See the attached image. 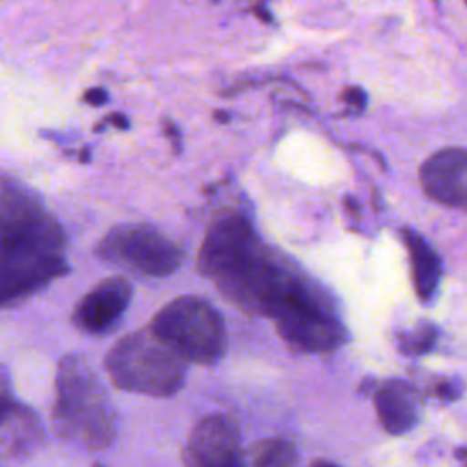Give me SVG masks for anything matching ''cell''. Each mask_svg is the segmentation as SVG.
<instances>
[{"label":"cell","instance_id":"obj_1","mask_svg":"<svg viewBox=\"0 0 467 467\" xmlns=\"http://www.w3.org/2000/svg\"><path fill=\"white\" fill-rule=\"evenodd\" d=\"M197 270L239 308L268 319L312 283L265 246L250 219L241 213L212 223L197 254Z\"/></svg>","mask_w":467,"mask_h":467},{"label":"cell","instance_id":"obj_2","mask_svg":"<svg viewBox=\"0 0 467 467\" xmlns=\"http://www.w3.org/2000/svg\"><path fill=\"white\" fill-rule=\"evenodd\" d=\"M64 232L40 199L7 175L2 179V305L27 299L64 275Z\"/></svg>","mask_w":467,"mask_h":467},{"label":"cell","instance_id":"obj_3","mask_svg":"<svg viewBox=\"0 0 467 467\" xmlns=\"http://www.w3.org/2000/svg\"><path fill=\"white\" fill-rule=\"evenodd\" d=\"M53 425L75 443L100 451L117 434L115 410L91 367L77 354H66L57 367Z\"/></svg>","mask_w":467,"mask_h":467},{"label":"cell","instance_id":"obj_4","mask_svg":"<svg viewBox=\"0 0 467 467\" xmlns=\"http://www.w3.org/2000/svg\"><path fill=\"white\" fill-rule=\"evenodd\" d=\"M186 365L150 327L119 339L104 358V368L117 389L153 398L179 392L184 385Z\"/></svg>","mask_w":467,"mask_h":467},{"label":"cell","instance_id":"obj_5","mask_svg":"<svg viewBox=\"0 0 467 467\" xmlns=\"http://www.w3.org/2000/svg\"><path fill=\"white\" fill-rule=\"evenodd\" d=\"M150 330L186 363L210 367L226 352V327L217 308L199 296H179L159 308Z\"/></svg>","mask_w":467,"mask_h":467},{"label":"cell","instance_id":"obj_6","mask_svg":"<svg viewBox=\"0 0 467 467\" xmlns=\"http://www.w3.org/2000/svg\"><path fill=\"white\" fill-rule=\"evenodd\" d=\"M95 255L140 275L166 277L179 270L184 250L150 224L124 223L106 232L95 246Z\"/></svg>","mask_w":467,"mask_h":467},{"label":"cell","instance_id":"obj_7","mask_svg":"<svg viewBox=\"0 0 467 467\" xmlns=\"http://www.w3.org/2000/svg\"><path fill=\"white\" fill-rule=\"evenodd\" d=\"M272 321L279 337L299 352H332L348 339L330 297L319 286L290 303Z\"/></svg>","mask_w":467,"mask_h":467},{"label":"cell","instance_id":"obj_8","mask_svg":"<svg viewBox=\"0 0 467 467\" xmlns=\"http://www.w3.org/2000/svg\"><path fill=\"white\" fill-rule=\"evenodd\" d=\"M182 460L186 467H244L237 425L223 414L201 418L188 436Z\"/></svg>","mask_w":467,"mask_h":467},{"label":"cell","instance_id":"obj_9","mask_svg":"<svg viewBox=\"0 0 467 467\" xmlns=\"http://www.w3.org/2000/svg\"><path fill=\"white\" fill-rule=\"evenodd\" d=\"M133 296L126 277L113 275L99 281L75 305L71 323L84 334L99 336L113 330Z\"/></svg>","mask_w":467,"mask_h":467},{"label":"cell","instance_id":"obj_10","mask_svg":"<svg viewBox=\"0 0 467 467\" xmlns=\"http://www.w3.org/2000/svg\"><path fill=\"white\" fill-rule=\"evenodd\" d=\"M425 193L447 206L467 210V150H441L420 168Z\"/></svg>","mask_w":467,"mask_h":467},{"label":"cell","instance_id":"obj_11","mask_svg":"<svg viewBox=\"0 0 467 467\" xmlns=\"http://www.w3.org/2000/svg\"><path fill=\"white\" fill-rule=\"evenodd\" d=\"M374 407L381 427L390 434H403L418 420L416 390L401 379H390L374 392Z\"/></svg>","mask_w":467,"mask_h":467},{"label":"cell","instance_id":"obj_12","mask_svg":"<svg viewBox=\"0 0 467 467\" xmlns=\"http://www.w3.org/2000/svg\"><path fill=\"white\" fill-rule=\"evenodd\" d=\"M42 441V429L36 416L9 398L7 389L2 392V443L7 454L26 456Z\"/></svg>","mask_w":467,"mask_h":467},{"label":"cell","instance_id":"obj_13","mask_svg":"<svg viewBox=\"0 0 467 467\" xmlns=\"http://www.w3.org/2000/svg\"><path fill=\"white\" fill-rule=\"evenodd\" d=\"M403 241L410 259V274L418 297L421 301H431L436 294L440 277H441V263L436 252L429 246V243L412 230H403Z\"/></svg>","mask_w":467,"mask_h":467},{"label":"cell","instance_id":"obj_14","mask_svg":"<svg viewBox=\"0 0 467 467\" xmlns=\"http://www.w3.org/2000/svg\"><path fill=\"white\" fill-rule=\"evenodd\" d=\"M250 462L252 467H299V454L294 443L268 438L252 447Z\"/></svg>","mask_w":467,"mask_h":467},{"label":"cell","instance_id":"obj_15","mask_svg":"<svg viewBox=\"0 0 467 467\" xmlns=\"http://www.w3.org/2000/svg\"><path fill=\"white\" fill-rule=\"evenodd\" d=\"M436 339V330L432 327H420L412 334H401L400 336V348L405 354H423L432 348V343Z\"/></svg>","mask_w":467,"mask_h":467},{"label":"cell","instance_id":"obj_16","mask_svg":"<svg viewBox=\"0 0 467 467\" xmlns=\"http://www.w3.org/2000/svg\"><path fill=\"white\" fill-rule=\"evenodd\" d=\"M339 97H341V100H343L350 109H354L356 113H361V111L365 109V106H367V95H365V91L359 89L358 86L345 88Z\"/></svg>","mask_w":467,"mask_h":467},{"label":"cell","instance_id":"obj_17","mask_svg":"<svg viewBox=\"0 0 467 467\" xmlns=\"http://www.w3.org/2000/svg\"><path fill=\"white\" fill-rule=\"evenodd\" d=\"M108 99H109V95L104 88H91L84 93V100L91 106H102L108 102Z\"/></svg>","mask_w":467,"mask_h":467},{"label":"cell","instance_id":"obj_18","mask_svg":"<svg viewBox=\"0 0 467 467\" xmlns=\"http://www.w3.org/2000/svg\"><path fill=\"white\" fill-rule=\"evenodd\" d=\"M108 122H111V124H113L115 128H119V130H128V126H130L128 119H126L122 113H111V115L104 117V120L95 126V131H99L100 128H104Z\"/></svg>","mask_w":467,"mask_h":467},{"label":"cell","instance_id":"obj_19","mask_svg":"<svg viewBox=\"0 0 467 467\" xmlns=\"http://www.w3.org/2000/svg\"><path fill=\"white\" fill-rule=\"evenodd\" d=\"M164 133L170 137L173 150L179 153L181 151V135H179L177 126L173 122H170V120H164Z\"/></svg>","mask_w":467,"mask_h":467},{"label":"cell","instance_id":"obj_20","mask_svg":"<svg viewBox=\"0 0 467 467\" xmlns=\"http://www.w3.org/2000/svg\"><path fill=\"white\" fill-rule=\"evenodd\" d=\"M436 392H438V396H441L445 400H454L458 396V390L452 385H449V383H441Z\"/></svg>","mask_w":467,"mask_h":467},{"label":"cell","instance_id":"obj_21","mask_svg":"<svg viewBox=\"0 0 467 467\" xmlns=\"http://www.w3.org/2000/svg\"><path fill=\"white\" fill-rule=\"evenodd\" d=\"M254 11L257 13V16H259L263 22H272V16H268L270 13H268V9H266L265 5H255Z\"/></svg>","mask_w":467,"mask_h":467},{"label":"cell","instance_id":"obj_22","mask_svg":"<svg viewBox=\"0 0 467 467\" xmlns=\"http://www.w3.org/2000/svg\"><path fill=\"white\" fill-rule=\"evenodd\" d=\"M310 467H339V465H336L332 462H327V460H316V462L310 463Z\"/></svg>","mask_w":467,"mask_h":467},{"label":"cell","instance_id":"obj_23","mask_svg":"<svg viewBox=\"0 0 467 467\" xmlns=\"http://www.w3.org/2000/svg\"><path fill=\"white\" fill-rule=\"evenodd\" d=\"M93 467H104V465H100V463H97V465H93Z\"/></svg>","mask_w":467,"mask_h":467}]
</instances>
